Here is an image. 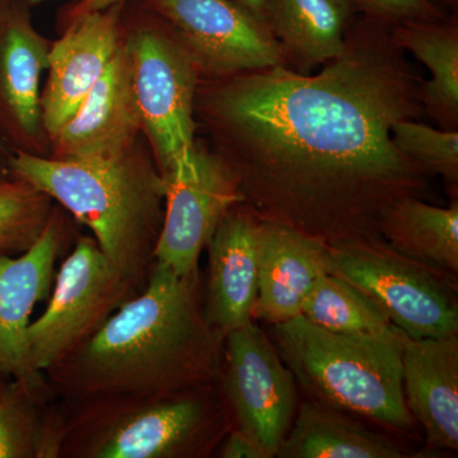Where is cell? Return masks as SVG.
<instances>
[{"label": "cell", "instance_id": "cell-1", "mask_svg": "<svg viewBox=\"0 0 458 458\" xmlns=\"http://www.w3.org/2000/svg\"><path fill=\"white\" fill-rule=\"evenodd\" d=\"M391 26L357 14L345 47L318 74L279 65L221 78L204 110L243 204L328 246L381 237L382 214L423 199L428 172L396 147L393 126L423 110L421 82Z\"/></svg>", "mask_w": 458, "mask_h": 458}, {"label": "cell", "instance_id": "cell-2", "mask_svg": "<svg viewBox=\"0 0 458 458\" xmlns=\"http://www.w3.org/2000/svg\"><path fill=\"white\" fill-rule=\"evenodd\" d=\"M223 348L205 318L199 271L179 276L153 262L144 288L45 373L71 405L167 396L219 384Z\"/></svg>", "mask_w": 458, "mask_h": 458}, {"label": "cell", "instance_id": "cell-3", "mask_svg": "<svg viewBox=\"0 0 458 458\" xmlns=\"http://www.w3.org/2000/svg\"><path fill=\"white\" fill-rule=\"evenodd\" d=\"M20 180L63 205L95 234L114 269L140 291L155 262L164 222L161 174L131 150L108 158H12Z\"/></svg>", "mask_w": 458, "mask_h": 458}, {"label": "cell", "instance_id": "cell-4", "mask_svg": "<svg viewBox=\"0 0 458 458\" xmlns=\"http://www.w3.org/2000/svg\"><path fill=\"white\" fill-rule=\"evenodd\" d=\"M297 385L315 403L410 430L403 382V331L337 334L303 316L271 325L269 334Z\"/></svg>", "mask_w": 458, "mask_h": 458}, {"label": "cell", "instance_id": "cell-5", "mask_svg": "<svg viewBox=\"0 0 458 458\" xmlns=\"http://www.w3.org/2000/svg\"><path fill=\"white\" fill-rule=\"evenodd\" d=\"M218 386L167 396H122L73 403L59 457L207 456L228 432Z\"/></svg>", "mask_w": 458, "mask_h": 458}, {"label": "cell", "instance_id": "cell-6", "mask_svg": "<svg viewBox=\"0 0 458 458\" xmlns=\"http://www.w3.org/2000/svg\"><path fill=\"white\" fill-rule=\"evenodd\" d=\"M330 273L366 292L411 339L458 334L456 297L445 276L400 255L381 237L330 246Z\"/></svg>", "mask_w": 458, "mask_h": 458}, {"label": "cell", "instance_id": "cell-7", "mask_svg": "<svg viewBox=\"0 0 458 458\" xmlns=\"http://www.w3.org/2000/svg\"><path fill=\"white\" fill-rule=\"evenodd\" d=\"M141 129L167 180L195 164L194 107L198 80L194 60L179 38L158 31L137 33L126 45Z\"/></svg>", "mask_w": 458, "mask_h": 458}, {"label": "cell", "instance_id": "cell-8", "mask_svg": "<svg viewBox=\"0 0 458 458\" xmlns=\"http://www.w3.org/2000/svg\"><path fill=\"white\" fill-rule=\"evenodd\" d=\"M138 292L95 238H81L57 271L47 310L27 328L30 369L38 375L47 372Z\"/></svg>", "mask_w": 458, "mask_h": 458}, {"label": "cell", "instance_id": "cell-9", "mask_svg": "<svg viewBox=\"0 0 458 458\" xmlns=\"http://www.w3.org/2000/svg\"><path fill=\"white\" fill-rule=\"evenodd\" d=\"M219 385L238 429L276 457L297 412V382L254 319L225 337Z\"/></svg>", "mask_w": 458, "mask_h": 458}, {"label": "cell", "instance_id": "cell-10", "mask_svg": "<svg viewBox=\"0 0 458 458\" xmlns=\"http://www.w3.org/2000/svg\"><path fill=\"white\" fill-rule=\"evenodd\" d=\"M199 73L227 78L285 65L270 30L234 0H152Z\"/></svg>", "mask_w": 458, "mask_h": 458}, {"label": "cell", "instance_id": "cell-11", "mask_svg": "<svg viewBox=\"0 0 458 458\" xmlns=\"http://www.w3.org/2000/svg\"><path fill=\"white\" fill-rule=\"evenodd\" d=\"M164 181L165 212L155 262L190 276L199 271V259L219 223L243 197L221 157L198 146L194 165Z\"/></svg>", "mask_w": 458, "mask_h": 458}, {"label": "cell", "instance_id": "cell-12", "mask_svg": "<svg viewBox=\"0 0 458 458\" xmlns=\"http://www.w3.org/2000/svg\"><path fill=\"white\" fill-rule=\"evenodd\" d=\"M62 232L50 216L41 236L27 251L13 258L0 252V376L42 386L44 377L32 372L27 358V328L31 315L53 286Z\"/></svg>", "mask_w": 458, "mask_h": 458}, {"label": "cell", "instance_id": "cell-13", "mask_svg": "<svg viewBox=\"0 0 458 458\" xmlns=\"http://www.w3.org/2000/svg\"><path fill=\"white\" fill-rule=\"evenodd\" d=\"M330 273V246L289 225L260 219L258 294L251 318L276 325L301 315L313 285Z\"/></svg>", "mask_w": 458, "mask_h": 458}, {"label": "cell", "instance_id": "cell-14", "mask_svg": "<svg viewBox=\"0 0 458 458\" xmlns=\"http://www.w3.org/2000/svg\"><path fill=\"white\" fill-rule=\"evenodd\" d=\"M141 129L128 47H119L77 113L54 135L55 158H108L131 150Z\"/></svg>", "mask_w": 458, "mask_h": 458}, {"label": "cell", "instance_id": "cell-15", "mask_svg": "<svg viewBox=\"0 0 458 458\" xmlns=\"http://www.w3.org/2000/svg\"><path fill=\"white\" fill-rule=\"evenodd\" d=\"M260 218L237 204L219 223L208 243L209 276L204 313L223 337L251 321L258 294V233Z\"/></svg>", "mask_w": 458, "mask_h": 458}, {"label": "cell", "instance_id": "cell-16", "mask_svg": "<svg viewBox=\"0 0 458 458\" xmlns=\"http://www.w3.org/2000/svg\"><path fill=\"white\" fill-rule=\"evenodd\" d=\"M116 21L106 11L78 16L49 51L50 75L41 98V117L51 137L80 108L119 49Z\"/></svg>", "mask_w": 458, "mask_h": 458}, {"label": "cell", "instance_id": "cell-17", "mask_svg": "<svg viewBox=\"0 0 458 458\" xmlns=\"http://www.w3.org/2000/svg\"><path fill=\"white\" fill-rule=\"evenodd\" d=\"M406 406L430 447L458 450V337L403 336Z\"/></svg>", "mask_w": 458, "mask_h": 458}, {"label": "cell", "instance_id": "cell-18", "mask_svg": "<svg viewBox=\"0 0 458 458\" xmlns=\"http://www.w3.org/2000/svg\"><path fill=\"white\" fill-rule=\"evenodd\" d=\"M357 14L352 0H267L265 25L286 66L310 74L343 53Z\"/></svg>", "mask_w": 458, "mask_h": 458}, {"label": "cell", "instance_id": "cell-19", "mask_svg": "<svg viewBox=\"0 0 458 458\" xmlns=\"http://www.w3.org/2000/svg\"><path fill=\"white\" fill-rule=\"evenodd\" d=\"M378 233L391 249L445 276L458 273V204L448 208L421 198L394 201L379 219Z\"/></svg>", "mask_w": 458, "mask_h": 458}, {"label": "cell", "instance_id": "cell-20", "mask_svg": "<svg viewBox=\"0 0 458 458\" xmlns=\"http://www.w3.org/2000/svg\"><path fill=\"white\" fill-rule=\"evenodd\" d=\"M394 44L427 66L421 83L423 110L445 131L458 128V25L456 17L411 21L390 27Z\"/></svg>", "mask_w": 458, "mask_h": 458}, {"label": "cell", "instance_id": "cell-21", "mask_svg": "<svg viewBox=\"0 0 458 458\" xmlns=\"http://www.w3.org/2000/svg\"><path fill=\"white\" fill-rule=\"evenodd\" d=\"M390 439L352 420L345 411L309 401L295 412L279 458H401Z\"/></svg>", "mask_w": 458, "mask_h": 458}, {"label": "cell", "instance_id": "cell-22", "mask_svg": "<svg viewBox=\"0 0 458 458\" xmlns=\"http://www.w3.org/2000/svg\"><path fill=\"white\" fill-rule=\"evenodd\" d=\"M14 381L0 394V458L59 457L65 420L44 414L45 388Z\"/></svg>", "mask_w": 458, "mask_h": 458}, {"label": "cell", "instance_id": "cell-23", "mask_svg": "<svg viewBox=\"0 0 458 458\" xmlns=\"http://www.w3.org/2000/svg\"><path fill=\"white\" fill-rule=\"evenodd\" d=\"M301 316L331 333L385 335L397 330L366 292L333 273L315 283Z\"/></svg>", "mask_w": 458, "mask_h": 458}, {"label": "cell", "instance_id": "cell-24", "mask_svg": "<svg viewBox=\"0 0 458 458\" xmlns=\"http://www.w3.org/2000/svg\"><path fill=\"white\" fill-rule=\"evenodd\" d=\"M49 51L25 26H12L3 40L0 68L5 99L29 134L38 131L40 122V78L42 71L49 68Z\"/></svg>", "mask_w": 458, "mask_h": 458}, {"label": "cell", "instance_id": "cell-25", "mask_svg": "<svg viewBox=\"0 0 458 458\" xmlns=\"http://www.w3.org/2000/svg\"><path fill=\"white\" fill-rule=\"evenodd\" d=\"M50 198L26 181L0 182V252L27 251L50 219Z\"/></svg>", "mask_w": 458, "mask_h": 458}, {"label": "cell", "instance_id": "cell-26", "mask_svg": "<svg viewBox=\"0 0 458 458\" xmlns=\"http://www.w3.org/2000/svg\"><path fill=\"white\" fill-rule=\"evenodd\" d=\"M393 140L403 155L428 174L457 183V131H438L414 119L400 120L393 126Z\"/></svg>", "mask_w": 458, "mask_h": 458}, {"label": "cell", "instance_id": "cell-27", "mask_svg": "<svg viewBox=\"0 0 458 458\" xmlns=\"http://www.w3.org/2000/svg\"><path fill=\"white\" fill-rule=\"evenodd\" d=\"M360 14L384 25L411 21L441 20L447 17L439 5L429 0H352Z\"/></svg>", "mask_w": 458, "mask_h": 458}, {"label": "cell", "instance_id": "cell-28", "mask_svg": "<svg viewBox=\"0 0 458 458\" xmlns=\"http://www.w3.org/2000/svg\"><path fill=\"white\" fill-rule=\"evenodd\" d=\"M219 457L223 458H267L264 451L241 429L232 430L222 442Z\"/></svg>", "mask_w": 458, "mask_h": 458}, {"label": "cell", "instance_id": "cell-29", "mask_svg": "<svg viewBox=\"0 0 458 458\" xmlns=\"http://www.w3.org/2000/svg\"><path fill=\"white\" fill-rule=\"evenodd\" d=\"M80 7L77 8L78 16L89 12L107 11L123 0H81Z\"/></svg>", "mask_w": 458, "mask_h": 458}, {"label": "cell", "instance_id": "cell-30", "mask_svg": "<svg viewBox=\"0 0 458 458\" xmlns=\"http://www.w3.org/2000/svg\"><path fill=\"white\" fill-rule=\"evenodd\" d=\"M234 2L242 5L246 11L254 14L256 18H259V20L265 23V5H267V0H234Z\"/></svg>", "mask_w": 458, "mask_h": 458}, {"label": "cell", "instance_id": "cell-31", "mask_svg": "<svg viewBox=\"0 0 458 458\" xmlns=\"http://www.w3.org/2000/svg\"><path fill=\"white\" fill-rule=\"evenodd\" d=\"M429 2L434 3V4L439 5L441 7V4L445 5V7H450L452 9H456L458 5V0H429Z\"/></svg>", "mask_w": 458, "mask_h": 458}, {"label": "cell", "instance_id": "cell-32", "mask_svg": "<svg viewBox=\"0 0 458 458\" xmlns=\"http://www.w3.org/2000/svg\"><path fill=\"white\" fill-rule=\"evenodd\" d=\"M5 385L0 384V394H2L3 388H4Z\"/></svg>", "mask_w": 458, "mask_h": 458}]
</instances>
